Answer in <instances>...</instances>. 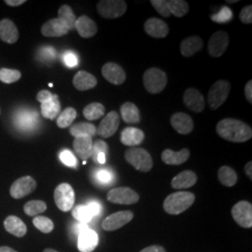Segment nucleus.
I'll use <instances>...</instances> for the list:
<instances>
[{
	"instance_id": "nucleus-1",
	"label": "nucleus",
	"mask_w": 252,
	"mask_h": 252,
	"mask_svg": "<svg viewBox=\"0 0 252 252\" xmlns=\"http://www.w3.org/2000/svg\"><path fill=\"white\" fill-rule=\"evenodd\" d=\"M217 133L221 138L241 143L250 140L252 136V127L236 119H223L217 125Z\"/></svg>"
},
{
	"instance_id": "nucleus-2",
	"label": "nucleus",
	"mask_w": 252,
	"mask_h": 252,
	"mask_svg": "<svg viewBox=\"0 0 252 252\" xmlns=\"http://www.w3.org/2000/svg\"><path fill=\"white\" fill-rule=\"evenodd\" d=\"M195 195L189 191H177L168 195L163 202V209L170 215H179L192 206Z\"/></svg>"
},
{
	"instance_id": "nucleus-3",
	"label": "nucleus",
	"mask_w": 252,
	"mask_h": 252,
	"mask_svg": "<svg viewBox=\"0 0 252 252\" xmlns=\"http://www.w3.org/2000/svg\"><path fill=\"white\" fill-rule=\"evenodd\" d=\"M125 157L126 161L138 171L149 172L153 168V158L145 149L137 147L129 148L125 153Z\"/></svg>"
},
{
	"instance_id": "nucleus-4",
	"label": "nucleus",
	"mask_w": 252,
	"mask_h": 252,
	"mask_svg": "<svg viewBox=\"0 0 252 252\" xmlns=\"http://www.w3.org/2000/svg\"><path fill=\"white\" fill-rule=\"evenodd\" d=\"M143 84L149 93L153 94H160L167 84L166 74L157 67L149 68L143 75Z\"/></svg>"
},
{
	"instance_id": "nucleus-5",
	"label": "nucleus",
	"mask_w": 252,
	"mask_h": 252,
	"mask_svg": "<svg viewBox=\"0 0 252 252\" xmlns=\"http://www.w3.org/2000/svg\"><path fill=\"white\" fill-rule=\"evenodd\" d=\"M231 90V84L227 81H218L211 86L207 94V102L211 109L220 108L225 102Z\"/></svg>"
},
{
	"instance_id": "nucleus-6",
	"label": "nucleus",
	"mask_w": 252,
	"mask_h": 252,
	"mask_svg": "<svg viewBox=\"0 0 252 252\" xmlns=\"http://www.w3.org/2000/svg\"><path fill=\"white\" fill-rule=\"evenodd\" d=\"M54 197L56 206L61 211L67 212L72 209L75 203V191L68 183L59 184L54 189Z\"/></svg>"
},
{
	"instance_id": "nucleus-7",
	"label": "nucleus",
	"mask_w": 252,
	"mask_h": 252,
	"mask_svg": "<svg viewBox=\"0 0 252 252\" xmlns=\"http://www.w3.org/2000/svg\"><path fill=\"white\" fill-rule=\"evenodd\" d=\"M96 9L102 17L116 19L126 13L127 4L124 0H102L97 3Z\"/></svg>"
},
{
	"instance_id": "nucleus-8",
	"label": "nucleus",
	"mask_w": 252,
	"mask_h": 252,
	"mask_svg": "<svg viewBox=\"0 0 252 252\" xmlns=\"http://www.w3.org/2000/svg\"><path fill=\"white\" fill-rule=\"evenodd\" d=\"M107 199L113 204L133 205L138 202L139 195L134 189L127 187H120L110 189L107 194Z\"/></svg>"
},
{
	"instance_id": "nucleus-9",
	"label": "nucleus",
	"mask_w": 252,
	"mask_h": 252,
	"mask_svg": "<svg viewBox=\"0 0 252 252\" xmlns=\"http://www.w3.org/2000/svg\"><path fill=\"white\" fill-rule=\"evenodd\" d=\"M232 216L238 225L243 228H252V204L248 201L238 202L232 208Z\"/></svg>"
},
{
	"instance_id": "nucleus-10",
	"label": "nucleus",
	"mask_w": 252,
	"mask_h": 252,
	"mask_svg": "<svg viewBox=\"0 0 252 252\" xmlns=\"http://www.w3.org/2000/svg\"><path fill=\"white\" fill-rule=\"evenodd\" d=\"M36 188V180L30 176H25L12 183L9 192L12 198L21 199L33 192Z\"/></svg>"
},
{
	"instance_id": "nucleus-11",
	"label": "nucleus",
	"mask_w": 252,
	"mask_h": 252,
	"mask_svg": "<svg viewBox=\"0 0 252 252\" xmlns=\"http://www.w3.org/2000/svg\"><path fill=\"white\" fill-rule=\"evenodd\" d=\"M229 45V36L224 31H217L210 36L207 44L208 54L212 57H220Z\"/></svg>"
},
{
	"instance_id": "nucleus-12",
	"label": "nucleus",
	"mask_w": 252,
	"mask_h": 252,
	"mask_svg": "<svg viewBox=\"0 0 252 252\" xmlns=\"http://www.w3.org/2000/svg\"><path fill=\"white\" fill-rule=\"evenodd\" d=\"M133 218L134 213L132 211H119L107 217L102 221V228L106 231H116L129 223Z\"/></svg>"
},
{
	"instance_id": "nucleus-13",
	"label": "nucleus",
	"mask_w": 252,
	"mask_h": 252,
	"mask_svg": "<svg viewBox=\"0 0 252 252\" xmlns=\"http://www.w3.org/2000/svg\"><path fill=\"white\" fill-rule=\"evenodd\" d=\"M119 126H120L119 114L116 111H110L100 123L99 127L97 128V134L103 138H108L117 132Z\"/></svg>"
},
{
	"instance_id": "nucleus-14",
	"label": "nucleus",
	"mask_w": 252,
	"mask_h": 252,
	"mask_svg": "<svg viewBox=\"0 0 252 252\" xmlns=\"http://www.w3.org/2000/svg\"><path fill=\"white\" fill-rule=\"evenodd\" d=\"M78 249L81 252H92L98 245V235L92 230L86 228L82 230L80 234H78Z\"/></svg>"
},
{
	"instance_id": "nucleus-15",
	"label": "nucleus",
	"mask_w": 252,
	"mask_h": 252,
	"mask_svg": "<svg viewBox=\"0 0 252 252\" xmlns=\"http://www.w3.org/2000/svg\"><path fill=\"white\" fill-rule=\"evenodd\" d=\"M103 77L114 85H121L126 80V74L122 66L115 63H105L102 67Z\"/></svg>"
},
{
	"instance_id": "nucleus-16",
	"label": "nucleus",
	"mask_w": 252,
	"mask_h": 252,
	"mask_svg": "<svg viewBox=\"0 0 252 252\" xmlns=\"http://www.w3.org/2000/svg\"><path fill=\"white\" fill-rule=\"evenodd\" d=\"M183 102L187 108L193 112H202L205 108L204 95L194 88H189L183 94Z\"/></svg>"
},
{
	"instance_id": "nucleus-17",
	"label": "nucleus",
	"mask_w": 252,
	"mask_h": 252,
	"mask_svg": "<svg viewBox=\"0 0 252 252\" xmlns=\"http://www.w3.org/2000/svg\"><path fill=\"white\" fill-rule=\"evenodd\" d=\"M170 123L172 127L181 135H188L194 128L192 119L188 114L182 112L175 113L171 117Z\"/></svg>"
},
{
	"instance_id": "nucleus-18",
	"label": "nucleus",
	"mask_w": 252,
	"mask_h": 252,
	"mask_svg": "<svg viewBox=\"0 0 252 252\" xmlns=\"http://www.w3.org/2000/svg\"><path fill=\"white\" fill-rule=\"evenodd\" d=\"M144 29L149 36L155 38H162L168 35V26L160 19L150 18L144 24Z\"/></svg>"
},
{
	"instance_id": "nucleus-19",
	"label": "nucleus",
	"mask_w": 252,
	"mask_h": 252,
	"mask_svg": "<svg viewBox=\"0 0 252 252\" xmlns=\"http://www.w3.org/2000/svg\"><path fill=\"white\" fill-rule=\"evenodd\" d=\"M68 28L58 18L51 19L41 27V34L48 37H59L68 33Z\"/></svg>"
},
{
	"instance_id": "nucleus-20",
	"label": "nucleus",
	"mask_w": 252,
	"mask_h": 252,
	"mask_svg": "<svg viewBox=\"0 0 252 252\" xmlns=\"http://www.w3.org/2000/svg\"><path fill=\"white\" fill-rule=\"evenodd\" d=\"M19 38L18 29L9 19L0 21V39L6 43L13 44Z\"/></svg>"
},
{
	"instance_id": "nucleus-21",
	"label": "nucleus",
	"mask_w": 252,
	"mask_h": 252,
	"mask_svg": "<svg viewBox=\"0 0 252 252\" xmlns=\"http://www.w3.org/2000/svg\"><path fill=\"white\" fill-rule=\"evenodd\" d=\"M73 148L75 153L83 162H86L92 156L93 153V138L90 136L75 137L73 141Z\"/></svg>"
},
{
	"instance_id": "nucleus-22",
	"label": "nucleus",
	"mask_w": 252,
	"mask_h": 252,
	"mask_svg": "<svg viewBox=\"0 0 252 252\" xmlns=\"http://www.w3.org/2000/svg\"><path fill=\"white\" fill-rule=\"evenodd\" d=\"M144 138V132L135 127H127L121 134V142L131 148L141 144Z\"/></svg>"
},
{
	"instance_id": "nucleus-23",
	"label": "nucleus",
	"mask_w": 252,
	"mask_h": 252,
	"mask_svg": "<svg viewBox=\"0 0 252 252\" xmlns=\"http://www.w3.org/2000/svg\"><path fill=\"white\" fill-rule=\"evenodd\" d=\"M75 28L77 29L79 35L84 38L92 37L97 33L96 24L92 19L85 15H82L80 18L77 19Z\"/></svg>"
},
{
	"instance_id": "nucleus-24",
	"label": "nucleus",
	"mask_w": 252,
	"mask_h": 252,
	"mask_svg": "<svg viewBox=\"0 0 252 252\" xmlns=\"http://www.w3.org/2000/svg\"><path fill=\"white\" fill-rule=\"evenodd\" d=\"M97 80L90 73L81 70L73 78V85L79 91H87L93 89L96 86Z\"/></svg>"
},
{
	"instance_id": "nucleus-25",
	"label": "nucleus",
	"mask_w": 252,
	"mask_h": 252,
	"mask_svg": "<svg viewBox=\"0 0 252 252\" xmlns=\"http://www.w3.org/2000/svg\"><path fill=\"white\" fill-rule=\"evenodd\" d=\"M197 181V176L193 171L185 170L174 177L171 181V186L174 189H188L192 187Z\"/></svg>"
},
{
	"instance_id": "nucleus-26",
	"label": "nucleus",
	"mask_w": 252,
	"mask_h": 252,
	"mask_svg": "<svg viewBox=\"0 0 252 252\" xmlns=\"http://www.w3.org/2000/svg\"><path fill=\"white\" fill-rule=\"evenodd\" d=\"M203 39L198 36L185 38L180 44V53L184 57H190L203 49Z\"/></svg>"
},
{
	"instance_id": "nucleus-27",
	"label": "nucleus",
	"mask_w": 252,
	"mask_h": 252,
	"mask_svg": "<svg viewBox=\"0 0 252 252\" xmlns=\"http://www.w3.org/2000/svg\"><path fill=\"white\" fill-rule=\"evenodd\" d=\"M41 114L43 117L49 120H54L59 116L61 111V104L59 96L57 94H53L50 99L41 103Z\"/></svg>"
},
{
	"instance_id": "nucleus-28",
	"label": "nucleus",
	"mask_w": 252,
	"mask_h": 252,
	"mask_svg": "<svg viewBox=\"0 0 252 252\" xmlns=\"http://www.w3.org/2000/svg\"><path fill=\"white\" fill-rule=\"evenodd\" d=\"M189 151L188 149H182L180 152H174L172 150H165L162 153V161L166 164L180 165L188 161Z\"/></svg>"
},
{
	"instance_id": "nucleus-29",
	"label": "nucleus",
	"mask_w": 252,
	"mask_h": 252,
	"mask_svg": "<svg viewBox=\"0 0 252 252\" xmlns=\"http://www.w3.org/2000/svg\"><path fill=\"white\" fill-rule=\"evenodd\" d=\"M5 230L16 237H23L27 233V225L16 216H9L4 221Z\"/></svg>"
},
{
	"instance_id": "nucleus-30",
	"label": "nucleus",
	"mask_w": 252,
	"mask_h": 252,
	"mask_svg": "<svg viewBox=\"0 0 252 252\" xmlns=\"http://www.w3.org/2000/svg\"><path fill=\"white\" fill-rule=\"evenodd\" d=\"M121 115L126 124H138L140 122L139 109L132 102H126L122 105Z\"/></svg>"
},
{
	"instance_id": "nucleus-31",
	"label": "nucleus",
	"mask_w": 252,
	"mask_h": 252,
	"mask_svg": "<svg viewBox=\"0 0 252 252\" xmlns=\"http://www.w3.org/2000/svg\"><path fill=\"white\" fill-rule=\"evenodd\" d=\"M70 134L74 137H81V136H94L97 133L96 127L89 124V123H79L75 126H71Z\"/></svg>"
},
{
	"instance_id": "nucleus-32",
	"label": "nucleus",
	"mask_w": 252,
	"mask_h": 252,
	"mask_svg": "<svg viewBox=\"0 0 252 252\" xmlns=\"http://www.w3.org/2000/svg\"><path fill=\"white\" fill-rule=\"evenodd\" d=\"M218 178L222 185L226 187H233L237 181V175L233 168L229 166H221L218 172Z\"/></svg>"
},
{
	"instance_id": "nucleus-33",
	"label": "nucleus",
	"mask_w": 252,
	"mask_h": 252,
	"mask_svg": "<svg viewBox=\"0 0 252 252\" xmlns=\"http://www.w3.org/2000/svg\"><path fill=\"white\" fill-rule=\"evenodd\" d=\"M58 19L63 23L68 30H71L75 27L76 15L74 14L72 9L68 5H63L58 10Z\"/></svg>"
},
{
	"instance_id": "nucleus-34",
	"label": "nucleus",
	"mask_w": 252,
	"mask_h": 252,
	"mask_svg": "<svg viewBox=\"0 0 252 252\" xmlns=\"http://www.w3.org/2000/svg\"><path fill=\"white\" fill-rule=\"evenodd\" d=\"M106 113V108L101 103H92L83 109V116L89 121L98 120Z\"/></svg>"
},
{
	"instance_id": "nucleus-35",
	"label": "nucleus",
	"mask_w": 252,
	"mask_h": 252,
	"mask_svg": "<svg viewBox=\"0 0 252 252\" xmlns=\"http://www.w3.org/2000/svg\"><path fill=\"white\" fill-rule=\"evenodd\" d=\"M167 6L170 13L179 18L185 16L189 9V4L184 0H168Z\"/></svg>"
},
{
	"instance_id": "nucleus-36",
	"label": "nucleus",
	"mask_w": 252,
	"mask_h": 252,
	"mask_svg": "<svg viewBox=\"0 0 252 252\" xmlns=\"http://www.w3.org/2000/svg\"><path fill=\"white\" fill-rule=\"evenodd\" d=\"M77 118V111L74 108H66L62 111L57 118V126L60 128H67L71 126L75 119Z\"/></svg>"
},
{
	"instance_id": "nucleus-37",
	"label": "nucleus",
	"mask_w": 252,
	"mask_h": 252,
	"mask_svg": "<svg viewBox=\"0 0 252 252\" xmlns=\"http://www.w3.org/2000/svg\"><path fill=\"white\" fill-rule=\"evenodd\" d=\"M47 209V205L45 202L40 200H32L27 202L24 207L25 213L27 216H37L40 213H43Z\"/></svg>"
},
{
	"instance_id": "nucleus-38",
	"label": "nucleus",
	"mask_w": 252,
	"mask_h": 252,
	"mask_svg": "<svg viewBox=\"0 0 252 252\" xmlns=\"http://www.w3.org/2000/svg\"><path fill=\"white\" fill-rule=\"evenodd\" d=\"M72 216L81 223H87L94 218L88 206H84V205H79L74 207L72 210Z\"/></svg>"
},
{
	"instance_id": "nucleus-39",
	"label": "nucleus",
	"mask_w": 252,
	"mask_h": 252,
	"mask_svg": "<svg viewBox=\"0 0 252 252\" xmlns=\"http://www.w3.org/2000/svg\"><path fill=\"white\" fill-rule=\"evenodd\" d=\"M33 223L37 230L44 234H49L54 230V224L53 220L47 217H35L33 220Z\"/></svg>"
},
{
	"instance_id": "nucleus-40",
	"label": "nucleus",
	"mask_w": 252,
	"mask_h": 252,
	"mask_svg": "<svg viewBox=\"0 0 252 252\" xmlns=\"http://www.w3.org/2000/svg\"><path fill=\"white\" fill-rule=\"evenodd\" d=\"M22 77L21 72L17 69H9V68H1L0 69V81L10 84L18 81Z\"/></svg>"
},
{
	"instance_id": "nucleus-41",
	"label": "nucleus",
	"mask_w": 252,
	"mask_h": 252,
	"mask_svg": "<svg viewBox=\"0 0 252 252\" xmlns=\"http://www.w3.org/2000/svg\"><path fill=\"white\" fill-rule=\"evenodd\" d=\"M60 160L65 165H67L69 167L76 168L78 166L77 158L75 157V155L73 154L72 152H70L69 150H63L61 152V153H60Z\"/></svg>"
},
{
	"instance_id": "nucleus-42",
	"label": "nucleus",
	"mask_w": 252,
	"mask_h": 252,
	"mask_svg": "<svg viewBox=\"0 0 252 252\" xmlns=\"http://www.w3.org/2000/svg\"><path fill=\"white\" fill-rule=\"evenodd\" d=\"M233 18V12L228 7H223L220 12L211 16V20L216 23H226Z\"/></svg>"
},
{
	"instance_id": "nucleus-43",
	"label": "nucleus",
	"mask_w": 252,
	"mask_h": 252,
	"mask_svg": "<svg viewBox=\"0 0 252 252\" xmlns=\"http://www.w3.org/2000/svg\"><path fill=\"white\" fill-rule=\"evenodd\" d=\"M151 3L159 14H161L163 17H170L171 13L168 9L166 0H152Z\"/></svg>"
},
{
	"instance_id": "nucleus-44",
	"label": "nucleus",
	"mask_w": 252,
	"mask_h": 252,
	"mask_svg": "<svg viewBox=\"0 0 252 252\" xmlns=\"http://www.w3.org/2000/svg\"><path fill=\"white\" fill-rule=\"evenodd\" d=\"M36 115H32L31 113H23L18 118V125L22 128H31L36 125Z\"/></svg>"
},
{
	"instance_id": "nucleus-45",
	"label": "nucleus",
	"mask_w": 252,
	"mask_h": 252,
	"mask_svg": "<svg viewBox=\"0 0 252 252\" xmlns=\"http://www.w3.org/2000/svg\"><path fill=\"white\" fill-rule=\"evenodd\" d=\"M108 153V144L103 140H97L94 145H93V153H92V158L95 162L97 156L100 153Z\"/></svg>"
},
{
	"instance_id": "nucleus-46",
	"label": "nucleus",
	"mask_w": 252,
	"mask_h": 252,
	"mask_svg": "<svg viewBox=\"0 0 252 252\" xmlns=\"http://www.w3.org/2000/svg\"><path fill=\"white\" fill-rule=\"evenodd\" d=\"M239 18L240 21L246 24H252V5H248L246 7H244L243 9H241L240 14H239Z\"/></svg>"
},
{
	"instance_id": "nucleus-47",
	"label": "nucleus",
	"mask_w": 252,
	"mask_h": 252,
	"mask_svg": "<svg viewBox=\"0 0 252 252\" xmlns=\"http://www.w3.org/2000/svg\"><path fill=\"white\" fill-rule=\"evenodd\" d=\"M63 61L65 64L69 67H74V66L78 65V58L71 52H67L63 54Z\"/></svg>"
},
{
	"instance_id": "nucleus-48",
	"label": "nucleus",
	"mask_w": 252,
	"mask_h": 252,
	"mask_svg": "<svg viewBox=\"0 0 252 252\" xmlns=\"http://www.w3.org/2000/svg\"><path fill=\"white\" fill-rule=\"evenodd\" d=\"M96 178L102 183H108L111 181V179H112L111 174L108 170H100L97 172Z\"/></svg>"
},
{
	"instance_id": "nucleus-49",
	"label": "nucleus",
	"mask_w": 252,
	"mask_h": 252,
	"mask_svg": "<svg viewBox=\"0 0 252 252\" xmlns=\"http://www.w3.org/2000/svg\"><path fill=\"white\" fill-rule=\"evenodd\" d=\"M52 96H53V94H52L51 92H49V91H39L38 94H37V95H36V100H37L38 102H40V104H41V103L45 102L47 100L50 99Z\"/></svg>"
},
{
	"instance_id": "nucleus-50",
	"label": "nucleus",
	"mask_w": 252,
	"mask_h": 252,
	"mask_svg": "<svg viewBox=\"0 0 252 252\" xmlns=\"http://www.w3.org/2000/svg\"><path fill=\"white\" fill-rule=\"evenodd\" d=\"M87 206L89 207L91 213H92L93 216H96V215L100 214V212H101V206H100V204L98 202H96V201H92Z\"/></svg>"
},
{
	"instance_id": "nucleus-51",
	"label": "nucleus",
	"mask_w": 252,
	"mask_h": 252,
	"mask_svg": "<svg viewBox=\"0 0 252 252\" xmlns=\"http://www.w3.org/2000/svg\"><path fill=\"white\" fill-rule=\"evenodd\" d=\"M245 95L250 104H252V81H250L245 86Z\"/></svg>"
},
{
	"instance_id": "nucleus-52",
	"label": "nucleus",
	"mask_w": 252,
	"mask_h": 252,
	"mask_svg": "<svg viewBox=\"0 0 252 252\" xmlns=\"http://www.w3.org/2000/svg\"><path fill=\"white\" fill-rule=\"evenodd\" d=\"M140 252H166L165 250L158 245H153V246H150L148 248H146L144 250H142Z\"/></svg>"
},
{
	"instance_id": "nucleus-53",
	"label": "nucleus",
	"mask_w": 252,
	"mask_h": 252,
	"mask_svg": "<svg viewBox=\"0 0 252 252\" xmlns=\"http://www.w3.org/2000/svg\"><path fill=\"white\" fill-rule=\"evenodd\" d=\"M5 3L10 7H17V6L26 3V1L25 0H6Z\"/></svg>"
},
{
	"instance_id": "nucleus-54",
	"label": "nucleus",
	"mask_w": 252,
	"mask_h": 252,
	"mask_svg": "<svg viewBox=\"0 0 252 252\" xmlns=\"http://www.w3.org/2000/svg\"><path fill=\"white\" fill-rule=\"evenodd\" d=\"M245 173L247 174V176L250 178V180H252V162H249L246 166H245Z\"/></svg>"
},
{
	"instance_id": "nucleus-55",
	"label": "nucleus",
	"mask_w": 252,
	"mask_h": 252,
	"mask_svg": "<svg viewBox=\"0 0 252 252\" xmlns=\"http://www.w3.org/2000/svg\"><path fill=\"white\" fill-rule=\"evenodd\" d=\"M0 252H17L9 247H0Z\"/></svg>"
},
{
	"instance_id": "nucleus-56",
	"label": "nucleus",
	"mask_w": 252,
	"mask_h": 252,
	"mask_svg": "<svg viewBox=\"0 0 252 252\" xmlns=\"http://www.w3.org/2000/svg\"><path fill=\"white\" fill-rule=\"evenodd\" d=\"M43 252H56V251H54V250H53V249H46V250H44V251H43Z\"/></svg>"
},
{
	"instance_id": "nucleus-57",
	"label": "nucleus",
	"mask_w": 252,
	"mask_h": 252,
	"mask_svg": "<svg viewBox=\"0 0 252 252\" xmlns=\"http://www.w3.org/2000/svg\"><path fill=\"white\" fill-rule=\"evenodd\" d=\"M227 3H232V4H234V3H237L238 2V0H233V1H226Z\"/></svg>"
}]
</instances>
